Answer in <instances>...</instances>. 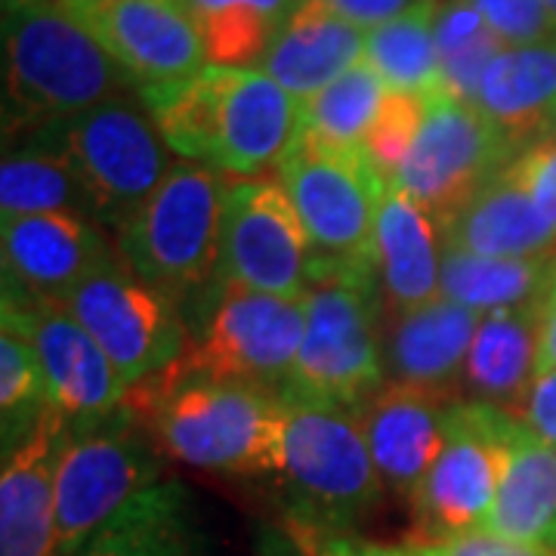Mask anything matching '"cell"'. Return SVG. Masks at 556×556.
Here are the masks:
<instances>
[{
    "instance_id": "277c9868",
    "label": "cell",
    "mask_w": 556,
    "mask_h": 556,
    "mask_svg": "<svg viewBox=\"0 0 556 556\" xmlns=\"http://www.w3.org/2000/svg\"><path fill=\"white\" fill-rule=\"evenodd\" d=\"M226 174L174 161L155 195L118 236L121 263L170 300L192 325L219 285V226Z\"/></svg>"
},
{
    "instance_id": "74e56055",
    "label": "cell",
    "mask_w": 556,
    "mask_h": 556,
    "mask_svg": "<svg viewBox=\"0 0 556 556\" xmlns=\"http://www.w3.org/2000/svg\"><path fill=\"white\" fill-rule=\"evenodd\" d=\"M437 556H556L554 551H544L535 544H522L510 538L495 535L489 529H473L460 535L439 538V541H424Z\"/></svg>"
},
{
    "instance_id": "83f0119b",
    "label": "cell",
    "mask_w": 556,
    "mask_h": 556,
    "mask_svg": "<svg viewBox=\"0 0 556 556\" xmlns=\"http://www.w3.org/2000/svg\"><path fill=\"white\" fill-rule=\"evenodd\" d=\"M56 211L90 217L68 152L47 130L7 146L0 164V219Z\"/></svg>"
},
{
    "instance_id": "d590c367",
    "label": "cell",
    "mask_w": 556,
    "mask_h": 556,
    "mask_svg": "<svg viewBox=\"0 0 556 556\" xmlns=\"http://www.w3.org/2000/svg\"><path fill=\"white\" fill-rule=\"evenodd\" d=\"M504 47L554 43L556 20L544 0H470Z\"/></svg>"
},
{
    "instance_id": "ac0fdd59",
    "label": "cell",
    "mask_w": 556,
    "mask_h": 556,
    "mask_svg": "<svg viewBox=\"0 0 556 556\" xmlns=\"http://www.w3.org/2000/svg\"><path fill=\"white\" fill-rule=\"evenodd\" d=\"M72 417L47 408L20 445L3 448L0 556H56V470Z\"/></svg>"
},
{
    "instance_id": "7dc6e473",
    "label": "cell",
    "mask_w": 556,
    "mask_h": 556,
    "mask_svg": "<svg viewBox=\"0 0 556 556\" xmlns=\"http://www.w3.org/2000/svg\"><path fill=\"white\" fill-rule=\"evenodd\" d=\"M554 130H556V118H554Z\"/></svg>"
},
{
    "instance_id": "836d02e7",
    "label": "cell",
    "mask_w": 556,
    "mask_h": 556,
    "mask_svg": "<svg viewBox=\"0 0 556 556\" xmlns=\"http://www.w3.org/2000/svg\"><path fill=\"white\" fill-rule=\"evenodd\" d=\"M50 408L47 378L28 340L3 328L0 331V442L3 448L20 445L43 412Z\"/></svg>"
},
{
    "instance_id": "d4e9b609",
    "label": "cell",
    "mask_w": 556,
    "mask_h": 556,
    "mask_svg": "<svg viewBox=\"0 0 556 556\" xmlns=\"http://www.w3.org/2000/svg\"><path fill=\"white\" fill-rule=\"evenodd\" d=\"M477 105L519 152L551 134L556 118V40L504 47L482 75Z\"/></svg>"
},
{
    "instance_id": "f35d334b",
    "label": "cell",
    "mask_w": 556,
    "mask_h": 556,
    "mask_svg": "<svg viewBox=\"0 0 556 556\" xmlns=\"http://www.w3.org/2000/svg\"><path fill=\"white\" fill-rule=\"evenodd\" d=\"M291 535L298 538L309 556H415L408 547L371 544V541L356 538L353 532H291Z\"/></svg>"
},
{
    "instance_id": "60d3db41",
    "label": "cell",
    "mask_w": 556,
    "mask_h": 556,
    "mask_svg": "<svg viewBox=\"0 0 556 556\" xmlns=\"http://www.w3.org/2000/svg\"><path fill=\"white\" fill-rule=\"evenodd\" d=\"M522 424H529L538 437L551 442L556 448V371L535 380L532 393L526 399V408L519 415Z\"/></svg>"
},
{
    "instance_id": "4fadbf2b",
    "label": "cell",
    "mask_w": 556,
    "mask_h": 556,
    "mask_svg": "<svg viewBox=\"0 0 556 556\" xmlns=\"http://www.w3.org/2000/svg\"><path fill=\"white\" fill-rule=\"evenodd\" d=\"M62 303L115 362L127 387L170 365L189 343L177 306L134 276L118 254L78 281Z\"/></svg>"
},
{
    "instance_id": "7bdbcfd3",
    "label": "cell",
    "mask_w": 556,
    "mask_h": 556,
    "mask_svg": "<svg viewBox=\"0 0 556 556\" xmlns=\"http://www.w3.org/2000/svg\"><path fill=\"white\" fill-rule=\"evenodd\" d=\"M556 371V300L547 303L544 325H541V340H538V378Z\"/></svg>"
},
{
    "instance_id": "7a4b0ae2",
    "label": "cell",
    "mask_w": 556,
    "mask_h": 556,
    "mask_svg": "<svg viewBox=\"0 0 556 556\" xmlns=\"http://www.w3.org/2000/svg\"><path fill=\"white\" fill-rule=\"evenodd\" d=\"M137 93L170 152L226 177L276 167L303 124V102L260 68L204 65Z\"/></svg>"
},
{
    "instance_id": "5bb4252c",
    "label": "cell",
    "mask_w": 556,
    "mask_h": 556,
    "mask_svg": "<svg viewBox=\"0 0 556 556\" xmlns=\"http://www.w3.org/2000/svg\"><path fill=\"white\" fill-rule=\"evenodd\" d=\"M517 152L510 137L479 105L442 90L427 100L420 134L396 182L442 229V223Z\"/></svg>"
},
{
    "instance_id": "5b68a950",
    "label": "cell",
    "mask_w": 556,
    "mask_h": 556,
    "mask_svg": "<svg viewBox=\"0 0 556 556\" xmlns=\"http://www.w3.org/2000/svg\"><path fill=\"white\" fill-rule=\"evenodd\" d=\"M285 396L278 482L291 532H353L383 495L356 412Z\"/></svg>"
},
{
    "instance_id": "603a6c76",
    "label": "cell",
    "mask_w": 556,
    "mask_h": 556,
    "mask_svg": "<svg viewBox=\"0 0 556 556\" xmlns=\"http://www.w3.org/2000/svg\"><path fill=\"white\" fill-rule=\"evenodd\" d=\"M547 313V298L485 313L464 365V390L477 402H489L514 417L538 380V340Z\"/></svg>"
},
{
    "instance_id": "484cf974",
    "label": "cell",
    "mask_w": 556,
    "mask_h": 556,
    "mask_svg": "<svg viewBox=\"0 0 556 556\" xmlns=\"http://www.w3.org/2000/svg\"><path fill=\"white\" fill-rule=\"evenodd\" d=\"M75 556H211L189 489L167 477L134 497Z\"/></svg>"
},
{
    "instance_id": "cb8c5ba5",
    "label": "cell",
    "mask_w": 556,
    "mask_h": 556,
    "mask_svg": "<svg viewBox=\"0 0 556 556\" xmlns=\"http://www.w3.org/2000/svg\"><path fill=\"white\" fill-rule=\"evenodd\" d=\"M365 38L368 31L334 16L318 0H303L281 25L260 72L303 102L365 60Z\"/></svg>"
},
{
    "instance_id": "3957f363",
    "label": "cell",
    "mask_w": 556,
    "mask_h": 556,
    "mask_svg": "<svg viewBox=\"0 0 556 556\" xmlns=\"http://www.w3.org/2000/svg\"><path fill=\"white\" fill-rule=\"evenodd\" d=\"M134 78L60 0H3L7 146L127 97Z\"/></svg>"
},
{
    "instance_id": "ee69618b",
    "label": "cell",
    "mask_w": 556,
    "mask_h": 556,
    "mask_svg": "<svg viewBox=\"0 0 556 556\" xmlns=\"http://www.w3.org/2000/svg\"><path fill=\"white\" fill-rule=\"evenodd\" d=\"M412 554H415V556H437L433 551H430V547H427V544H417V547H412Z\"/></svg>"
},
{
    "instance_id": "8fae6325",
    "label": "cell",
    "mask_w": 556,
    "mask_h": 556,
    "mask_svg": "<svg viewBox=\"0 0 556 556\" xmlns=\"http://www.w3.org/2000/svg\"><path fill=\"white\" fill-rule=\"evenodd\" d=\"M519 417L489 402H448L445 442L412 497L427 541L485 529Z\"/></svg>"
},
{
    "instance_id": "44dd1931",
    "label": "cell",
    "mask_w": 556,
    "mask_h": 556,
    "mask_svg": "<svg viewBox=\"0 0 556 556\" xmlns=\"http://www.w3.org/2000/svg\"><path fill=\"white\" fill-rule=\"evenodd\" d=\"M442 251L445 241L437 219L396 179H387L375 236L383 313L415 309L439 298Z\"/></svg>"
},
{
    "instance_id": "8d00e7d4",
    "label": "cell",
    "mask_w": 556,
    "mask_h": 556,
    "mask_svg": "<svg viewBox=\"0 0 556 556\" xmlns=\"http://www.w3.org/2000/svg\"><path fill=\"white\" fill-rule=\"evenodd\" d=\"M514 174L532 195L541 217L556 229V130L529 142L510 161Z\"/></svg>"
},
{
    "instance_id": "4316f807",
    "label": "cell",
    "mask_w": 556,
    "mask_h": 556,
    "mask_svg": "<svg viewBox=\"0 0 556 556\" xmlns=\"http://www.w3.org/2000/svg\"><path fill=\"white\" fill-rule=\"evenodd\" d=\"M485 529L556 554V448L522 420Z\"/></svg>"
},
{
    "instance_id": "f6af8a7d",
    "label": "cell",
    "mask_w": 556,
    "mask_h": 556,
    "mask_svg": "<svg viewBox=\"0 0 556 556\" xmlns=\"http://www.w3.org/2000/svg\"><path fill=\"white\" fill-rule=\"evenodd\" d=\"M544 7L551 10V16H554V20H556V0H544Z\"/></svg>"
},
{
    "instance_id": "9c48e42d",
    "label": "cell",
    "mask_w": 556,
    "mask_h": 556,
    "mask_svg": "<svg viewBox=\"0 0 556 556\" xmlns=\"http://www.w3.org/2000/svg\"><path fill=\"white\" fill-rule=\"evenodd\" d=\"M75 164L90 219L118 236L155 195L174 161L146 105L118 97L50 127Z\"/></svg>"
},
{
    "instance_id": "ba28073f",
    "label": "cell",
    "mask_w": 556,
    "mask_h": 556,
    "mask_svg": "<svg viewBox=\"0 0 556 556\" xmlns=\"http://www.w3.org/2000/svg\"><path fill=\"white\" fill-rule=\"evenodd\" d=\"M164 460L124 405L72 420L56 470V556L80 554L134 497L164 482Z\"/></svg>"
},
{
    "instance_id": "e575fe53",
    "label": "cell",
    "mask_w": 556,
    "mask_h": 556,
    "mask_svg": "<svg viewBox=\"0 0 556 556\" xmlns=\"http://www.w3.org/2000/svg\"><path fill=\"white\" fill-rule=\"evenodd\" d=\"M427 100L420 93H399L387 90V97L380 102V112L375 124L365 134V155L378 167L383 179H396L402 164L408 159L412 146H415L420 124L427 115Z\"/></svg>"
},
{
    "instance_id": "c3c4849f",
    "label": "cell",
    "mask_w": 556,
    "mask_h": 556,
    "mask_svg": "<svg viewBox=\"0 0 556 556\" xmlns=\"http://www.w3.org/2000/svg\"><path fill=\"white\" fill-rule=\"evenodd\" d=\"M430 3H437V0H430Z\"/></svg>"
},
{
    "instance_id": "6da1fadb",
    "label": "cell",
    "mask_w": 556,
    "mask_h": 556,
    "mask_svg": "<svg viewBox=\"0 0 556 556\" xmlns=\"http://www.w3.org/2000/svg\"><path fill=\"white\" fill-rule=\"evenodd\" d=\"M167 460L223 477H276L285 439L281 390L219 380L182 353L127 387L124 402Z\"/></svg>"
},
{
    "instance_id": "ab89813d",
    "label": "cell",
    "mask_w": 556,
    "mask_h": 556,
    "mask_svg": "<svg viewBox=\"0 0 556 556\" xmlns=\"http://www.w3.org/2000/svg\"><path fill=\"white\" fill-rule=\"evenodd\" d=\"M318 3L328 7L340 20L362 28V31H371V28L383 25V22L408 13L420 0H318Z\"/></svg>"
},
{
    "instance_id": "bcb514c9",
    "label": "cell",
    "mask_w": 556,
    "mask_h": 556,
    "mask_svg": "<svg viewBox=\"0 0 556 556\" xmlns=\"http://www.w3.org/2000/svg\"><path fill=\"white\" fill-rule=\"evenodd\" d=\"M551 300H556V273H554V285H551V298H547V303H551Z\"/></svg>"
},
{
    "instance_id": "d6986e66",
    "label": "cell",
    "mask_w": 556,
    "mask_h": 556,
    "mask_svg": "<svg viewBox=\"0 0 556 556\" xmlns=\"http://www.w3.org/2000/svg\"><path fill=\"white\" fill-rule=\"evenodd\" d=\"M445 408V396L390 380L356 408L380 482L405 501L417 495L442 452Z\"/></svg>"
},
{
    "instance_id": "f1b7e54d",
    "label": "cell",
    "mask_w": 556,
    "mask_h": 556,
    "mask_svg": "<svg viewBox=\"0 0 556 556\" xmlns=\"http://www.w3.org/2000/svg\"><path fill=\"white\" fill-rule=\"evenodd\" d=\"M556 257H479L457 248L442 251L439 298L479 316L551 298Z\"/></svg>"
},
{
    "instance_id": "4dcf8cb0",
    "label": "cell",
    "mask_w": 556,
    "mask_h": 556,
    "mask_svg": "<svg viewBox=\"0 0 556 556\" xmlns=\"http://www.w3.org/2000/svg\"><path fill=\"white\" fill-rule=\"evenodd\" d=\"M433 13L437 3L420 0L408 13L368 31L362 62L387 84V90L420 93V97L442 93Z\"/></svg>"
},
{
    "instance_id": "b9f144b4",
    "label": "cell",
    "mask_w": 556,
    "mask_h": 556,
    "mask_svg": "<svg viewBox=\"0 0 556 556\" xmlns=\"http://www.w3.org/2000/svg\"><path fill=\"white\" fill-rule=\"evenodd\" d=\"M254 556H309L303 551L298 538L291 535L285 526L263 522L254 535Z\"/></svg>"
},
{
    "instance_id": "d6a6232c",
    "label": "cell",
    "mask_w": 556,
    "mask_h": 556,
    "mask_svg": "<svg viewBox=\"0 0 556 556\" xmlns=\"http://www.w3.org/2000/svg\"><path fill=\"white\" fill-rule=\"evenodd\" d=\"M383 97L387 84L365 62H358L356 68L331 80L316 97L303 100V127L338 146L362 149L368 127L378 118Z\"/></svg>"
},
{
    "instance_id": "7402d4cb",
    "label": "cell",
    "mask_w": 556,
    "mask_h": 556,
    "mask_svg": "<svg viewBox=\"0 0 556 556\" xmlns=\"http://www.w3.org/2000/svg\"><path fill=\"white\" fill-rule=\"evenodd\" d=\"M442 241L479 257H544L554 251L556 229L504 164L442 223Z\"/></svg>"
},
{
    "instance_id": "7c38bea8",
    "label": "cell",
    "mask_w": 556,
    "mask_h": 556,
    "mask_svg": "<svg viewBox=\"0 0 556 556\" xmlns=\"http://www.w3.org/2000/svg\"><path fill=\"white\" fill-rule=\"evenodd\" d=\"M309 281L313 244L288 189L278 179H226L219 285H241L278 298H306Z\"/></svg>"
},
{
    "instance_id": "f546056e",
    "label": "cell",
    "mask_w": 556,
    "mask_h": 556,
    "mask_svg": "<svg viewBox=\"0 0 556 556\" xmlns=\"http://www.w3.org/2000/svg\"><path fill=\"white\" fill-rule=\"evenodd\" d=\"M303 0H182L199 28L207 65L254 68Z\"/></svg>"
},
{
    "instance_id": "8992f818",
    "label": "cell",
    "mask_w": 556,
    "mask_h": 556,
    "mask_svg": "<svg viewBox=\"0 0 556 556\" xmlns=\"http://www.w3.org/2000/svg\"><path fill=\"white\" fill-rule=\"evenodd\" d=\"M375 269H313L306 328L281 393L356 412L387 383Z\"/></svg>"
},
{
    "instance_id": "e0dca14e",
    "label": "cell",
    "mask_w": 556,
    "mask_h": 556,
    "mask_svg": "<svg viewBox=\"0 0 556 556\" xmlns=\"http://www.w3.org/2000/svg\"><path fill=\"white\" fill-rule=\"evenodd\" d=\"M3 288L62 300L118 251L100 223L84 214H28L0 223Z\"/></svg>"
},
{
    "instance_id": "2e32d148",
    "label": "cell",
    "mask_w": 556,
    "mask_h": 556,
    "mask_svg": "<svg viewBox=\"0 0 556 556\" xmlns=\"http://www.w3.org/2000/svg\"><path fill=\"white\" fill-rule=\"evenodd\" d=\"M134 78L137 90L199 75L207 65L182 0H60Z\"/></svg>"
},
{
    "instance_id": "9a60e30c",
    "label": "cell",
    "mask_w": 556,
    "mask_h": 556,
    "mask_svg": "<svg viewBox=\"0 0 556 556\" xmlns=\"http://www.w3.org/2000/svg\"><path fill=\"white\" fill-rule=\"evenodd\" d=\"M3 328L35 346L47 378V399L72 420L115 412L127 383L90 331L65 309L62 300L28 298L3 288Z\"/></svg>"
},
{
    "instance_id": "ffe728a7",
    "label": "cell",
    "mask_w": 556,
    "mask_h": 556,
    "mask_svg": "<svg viewBox=\"0 0 556 556\" xmlns=\"http://www.w3.org/2000/svg\"><path fill=\"white\" fill-rule=\"evenodd\" d=\"M479 318V313L445 298L387 313V321L380 325L387 380L437 396L455 390L464 383V365L477 338Z\"/></svg>"
},
{
    "instance_id": "52a82bcc",
    "label": "cell",
    "mask_w": 556,
    "mask_h": 556,
    "mask_svg": "<svg viewBox=\"0 0 556 556\" xmlns=\"http://www.w3.org/2000/svg\"><path fill=\"white\" fill-rule=\"evenodd\" d=\"M313 244V269H375V236L387 179L365 149L338 146L300 124L276 164Z\"/></svg>"
},
{
    "instance_id": "1f68e13d",
    "label": "cell",
    "mask_w": 556,
    "mask_h": 556,
    "mask_svg": "<svg viewBox=\"0 0 556 556\" xmlns=\"http://www.w3.org/2000/svg\"><path fill=\"white\" fill-rule=\"evenodd\" d=\"M433 38L439 50L442 90L477 105L479 84L504 43L479 16L470 0H445L433 13Z\"/></svg>"
},
{
    "instance_id": "30bf717a",
    "label": "cell",
    "mask_w": 556,
    "mask_h": 556,
    "mask_svg": "<svg viewBox=\"0 0 556 556\" xmlns=\"http://www.w3.org/2000/svg\"><path fill=\"white\" fill-rule=\"evenodd\" d=\"M306 328V298L217 285L189 325L182 358L219 380L281 390Z\"/></svg>"
}]
</instances>
